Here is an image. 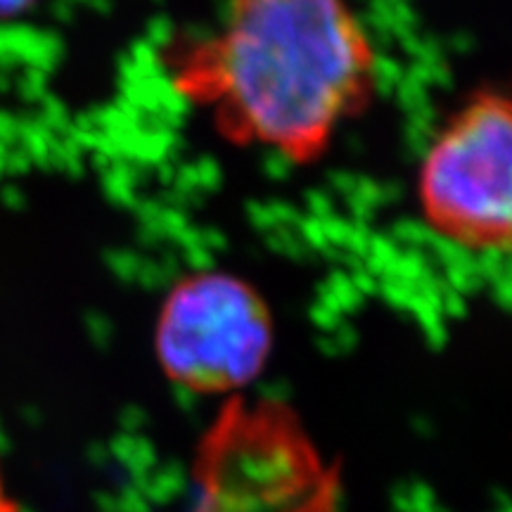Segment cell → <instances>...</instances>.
<instances>
[{"label": "cell", "mask_w": 512, "mask_h": 512, "mask_svg": "<svg viewBox=\"0 0 512 512\" xmlns=\"http://www.w3.org/2000/svg\"><path fill=\"white\" fill-rule=\"evenodd\" d=\"M171 93L223 143L292 166L330 155L380 93V50L351 0H226L157 55Z\"/></svg>", "instance_id": "6da1fadb"}, {"label": "cell", "mask_w": 512, "mask_h": 512, "mask_svg": "<svg viewBox=\"0 0 512 512\" xmlns=\"http://www.w3.org/2000/svg\"><path fill=\"white\" fill-rule=\"evenodd\" d=\"M422 223L472 254H505L512 242V105L482 86L460 102L422 152L415 176Z\"/></svg>", "instance_id": "7a4b0ae2"}, {"label": "cell", "mask_w": 512, "mask_h": 512, "mask_svg": "<svg viewBox=\"0 0 512 512\" xmlns=\"http://www.w3.org/2000/svg\"><path fill=\"white\" fill-rule=\"evenodd\" d=\"M273 349L266 299L240 275L204 268L178 278L157 316L155 351L169 380L200 394L254 382Z\"/></svg>", "instance_id": "3957f363"}, {"label": "cell", "mask_w": 512, "mask_h": 512, "mask_svg": "<svg viewBox=\"0 0 512 512\" xmlns=\"http://www.w3.org/2000/svg\"><path fill=\"white\" fill-rule=\"evenodd\" d=\"M38 0H0V19H12L34 8Z\"/></svg>", "instance_id": "277c9868"}]
</instances>
